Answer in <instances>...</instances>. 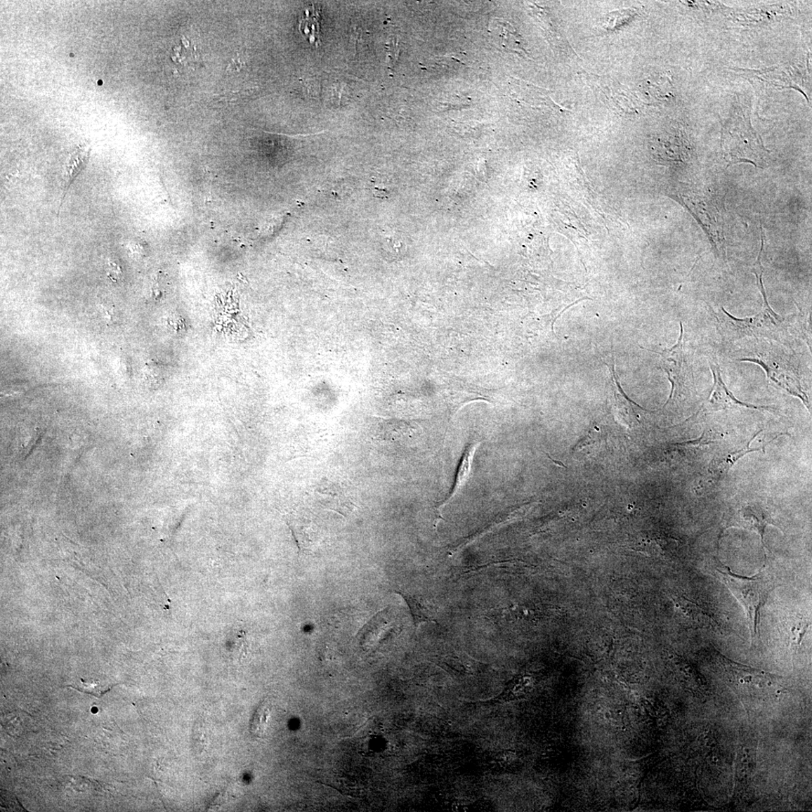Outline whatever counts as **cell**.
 Masks as SVG:
<instances>
[{
    "mask_svg": "<svg viewBox=\"0 0 812 812\" xmlns=\"http://www.w3.org/2000/svg\"><path fill=\"white\" fill-rule=\"evenodd\" d=\"M717 572L721 580L744 606L752 635L755 638L760 624L761 608L769 594L775 589V581L766 572L747 578L735 575L728 566L723 565L719 566Z\"/></svg>",
    "mask_w": 812,
    "mask_h": 812,
    "instance_id": "1",
    "label": "cell"
},
{
    "mask_svg": "<svg viewBox=\"0 0 812 812\" xmlns=\"http://www.w3.org/2000/svg\"><path fill=\"white\" fill-rule=\"evenodd\" d=\"M407 603L413 618L415 629L425 623L438 624L440 608L428 597L421 594L398 591Z\"/></svg>",
    "mask_w": 812,
    "mask_h": 812,
    "instance_id": "2",
    "label": "cell"
},
{
    "mask_svg": "<svg viewBox=\"0 0 812 812\" xmlns=\"http://www.w3.org/2000/svg\"><path fill=\"white\" fill-rule=\"evenodd\" d=\"M480 445V443H473L470 444L466 448L461 464L459 466L457 478L455 480L456 483L454 486L452 493L450 497H448L445 501L443 502V503L440 504L439 506L436 508V521L434 525L436 529L438 523H439L441 520H443V517L441 515V510L443 508H444L446 505L450 504L451 502H452L453 499L459 493L461 492L463 488L469 483L470 477H471L472 475L474 455Z\"/></svg>",
    "mask_w": 812,
    "mask_h": 812,
    "instance_id": "3",
    "label": "cell"
},
{
    "mask_svg": "<svg viewBox=\"0 0 812 812\" xmlns=\"http://www.w3.org/2000/svg\"><path fill=\"white\" fill-rule=\"evenodd\" d=\"M739 523L745 528L753 530L759 533L763 546L764 543V532L768 525H773V520L767 513L760 508L755 506H745L739 513Z\"/></svg>",
    "mask_w": 812,
    "mask_h": 812,
    "instance_id": "4",
    "label": "cell"
},
{
    "mask_svg": "<svg viewBox=\"0 0 812 812\" xmlns=\"http://www.w3.org/2000/svg\"><path fill=\"white\" fill-rule=\"evenodd\" d=\"M761 432L762 431L755 434L752 439L747 443L742 450L714 459L710 466L712 473L717 476L719 478H722L730 471V469L733 465L743 456L751 452L760 451L761 448H751L750 445L756 436Z\"/></svg>",
    "mask_w": 812,
    "mask_h": 812,
    "instance_id": "5",
    "label": "cell"
},
{
    "mask_svg": "<svg viewBox=\"0 0 812 812\" xmlns=\"http://www.w3.org/2000/svg\"><path fill=\"white\" fill-rule=\"evenodd\" d=\"M717 372L718 373L716 374L712 369L714 386L711 395V404L723 406H730L734 404L745 406L747 408L760 409L756 405L744 403L735 398L733 394L725 386L719 369Z\"/></svg>",
    "mask_w": 812,
    "mask_h": 812,
    "instance_id": "6",
    "label": "cell"
},
{
    "mask_svg": "<svg viewBox=\"0 0 812 812\" xmlns=\"http://www.w3.org/2000/svg\"><path fill=\"white\" fill-rule=\"evenodd\" d=\"M320 9L311 6L305 11L301 20L300 31L304 37L313 45L320 44Z\"/></svg>",
    "mask_w": 812,
    "mask_h": 812,
    "instance_id": "7",
    "label": "cell"
},
{
    "mask_svg": "<svg viewBox=\"0 0 812 812\" xmlns=\"http://www.w3.org/2000/svg\"><path fill=\"white\" fill-rule=\"evenodd\" d=\"M89 155V154L87 149L81 148L74 152L71 157L68 165L67 166L66 174L64 176L65 179H64V188L61 205L63 200L64 197H65L72 181L81 172L84 165L86 164Z\"/></svg>",
    "mask_w": 812,
    "mask_h": 812,
    "instance_id": "8",
    "label": "cell"
},
{
    "mask_svg": "<svg viewBox=\"0 0 812 812\" xmlns=\"http://www.w3.org/2000/svg\"><path fill=\"white\" fill-rule=\"evenodd\" d=\"M271 714V707L269 702H263L256 710L251 721V733L258 738H261L268 728Z\"/></svg>",
    "mask_w": 812,
    "mask_h": 812,
    "instance_id": "9",
    "label": "cell"
},
{
    "mask_svg": "<svg viewBox=\"0 0 812 812\" xmlns=\"http://www.w3.org/2000/svg\"><path fill=\"white\" fill-rule=\"evenodd\" d=\"M114 686H105L98 681H84L81 679V682L78 685L69 686V688L77 690L81 693L91 694L96 698H100L105 694L110 691Z\"/></svg>",
    "mask_w": 812,
    "mask_h": 812,
    "instance_id": "10",
    "label": "cell"
},
{
    "mask_svg": "<svg viewBox=\"0 0 812 812\" xmlns=\"http://www.w3.org/2000/svg\"><path fill=\"white\" fill-rule=\"evenodd\" d=\"M388 58L390 59L389 62L391 64H394V62L398 60L399 55V46L398 42H396V41H391L390 44L388 45Z\"/></svg>",
    "mask_w": 812,
    "mask_h": 812,
    "instance_id": "11",
    "label": "cell"
}]
</instances>
